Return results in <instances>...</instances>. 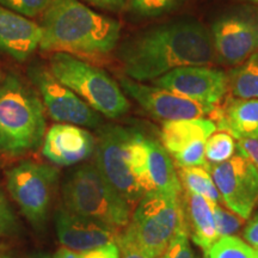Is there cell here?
<instances>
[{"label":"cell","instance_id":"obj_1","mask_svg":"<svg viewBox=\"0 0 258 258\" xmlns=\"http://www.w3.org/2000/svg\"><path fill=\"white\" fill-rule=\"evenodd\" d=\"M118 56L128 78L156 80L185 66H206L214 59L211 32L194 18H179L138 32L122 44Z\"/></svg>","mask_w":258,"mask_h":258},{"label":"cell","instance_id":"obj_2","mask_svg":"<svg viewBox=\"0 0 258 258\" xmlns=\"http://www.w3.org/2000/svg\"><path fill=\"white\" fill-rule=\"evenodd\" d=\"M43 51L103 56L117 46L121 24L79 0H53L42 17Z\"/></svg>","mask_w":258,"mask_h":258},{"label":"cell","instance_id":"obj_3","mask_svg":"<svg viewBox=\"0 0 258 258\" xmlns=\"http://www.w3.org/2000/svg\"><path fill=\"white\" fill-rule=\"evenodd\" d=\"M95 157V165L131 207L154 190L148 176L146 135L141 132L122 125H102Z\"/></svg>","mask_w":258,"mask_h":258},{"label":"cell","instance_id":"obj_4","mask_svg":"<svg viewBox=\"0 0 258 258\" xmlns=\"http://www.w3.org/2000/svg\"><path fill=\"white\" fill-rule=\"evenodd\" d=\"M44 104L15 73L0 85V152L21 156L37 150L46 135Z\"/></svg>","mask_w":258,"mask_h":258},{"label":"cell","instance_id":"obj_5","mask_svg":"<svg viewBox=\"0 0 258 258\" xmlns=\"http://www.w3.org/2000/svg\"><path fill=\"white\" fill-rule=\"evenodd\" d=\"M64 208L103 222L116 231L131 221V206L102 175L98 167L85 164L71 171L62 186Z\"/></svg>","mask_w":258,"mask_h":258},{"label":"cell","instance_id":"obj_6","mask_svg":"<svg viewBox=\"0 0 258 258\" xmlns=\"http://www.w3.org/2000/svg\"><path fill=\"white\" fill-rule=\"evenodd\" d=\"M183 228L188 226L180 198L152 190L139 201L133 217L117 240L133 245L150 258H160Z\"/></svg>","mask_w":258,"mask_h":258},{"label":"cell","instance_id":"obj_7","mask_svg":"<svg viewBox=\"0 0 258 258\" xmlns=\"http://www.w3.org/2000/svg\"><path fill=\"white\" fill-rule=\"evenodd\" d=\"M49 70L64 86L76 92L93 110L108 118L125 115L131 103L117 84L95 64L67 53H53Z\"/></svg>","mask_w":258,"mask_h":258},{"label":"cell","instance_id":"obj_8","mask_svg":"<svg viewBox=\"0 0 258 258\" xmlns=\"http://www.w3.org/2000/svg\"><path fill=\"white\" fill-rule=\"evenodd\" d=\"M57 176L55 167L31 160L21 161L6 172L10 195L38 231L43 230L47 222Z\"/></svg>","mask_w":258,"mask_h":258},{"label":"cell","instance_id":"obj_9","mask_svg":"<svg viewBox=\"0 0 258 258\" xmlns=\"http://www.w3.org/2000/svg\"><path fill=\"white\" fill-rule=\"evenodd\" d=\"M211 36L221 63H241L258 50V10L243 6L226 12L213 23Z\"/></svg>","mask_w":258,"mask_h":258},{"label":"cell","instance_id":"obj_10","mask_svg":"<svg viewBox=\"0 0 258 258\" xmlns=\"http://www.w3.org/2000/svg\"><path fill=\"white\" fill-rule=\"evenodd\" d=\"M28 77L40 92L44 108L54 121L88 128H98L102 124L97 111L60 83L49 69L32 64L28 69Z\"/></svg>","mask_w":258,"mask_h":258},{"label":"cell","instance_id":"obj_11","mask_svg":"<svg viewBox=\"0 0 258 258\" xmlns=\"http://www.w3.org/2000/svg\"><path fill=\"white\" fill-rule=\"evenodd\" d=\"M209 172L221 201L241 219L247 220L258 203L256 166L238 153L225 163L211 166Z\"/></svg>","mask_w":258,"mask_h":258},{"label":"cell","instance_id":"obj_12","mask_svg":"<svg viewBox=\"0 0 258 258\" xmlns=\"http://www.w3.org/2000/svg\"><path fill=\"white\" fill-rule=\"evenodd\" d=\"M118 80L123 92L132 97L147 114L164 122L203 117L212 115L217 108L214 105H205L190 101L159 86L145 85L127 76H121Z\"/></svg>","mask_w":258,"mask_h":258},{"label":"cell","instance_id":"obj_13","mask_svg":"<svg viewBox=\"0 0 258 258\" xmlns=\"http://www.w3.org/2000/svg\"><path fill=\"white\" fill-rule=\"evenodd\" d=\"M154 85L205 105L217 106L228 90L224 71L207 66L178 67L153 80Z\"/></svg>","mask_w":258,"mask_h":258},{"label":"cell","instance_id":"obj_14","mask_svg":"<svg viewBox=\"0 0 258 258\" xmlns=\"http://www.w3.org/2000/svg\"><path fill=\"white\" fill-rule=\"evenodd\" d=\"M55 231L62 247L74 252H88L116 243L118 231L103 222L60 208L55 213Z\"/></svg>","mask_w":258,"mask_h":258},{"label":"cell","instance_id":"obj_15","mask_svg":"<svg viewBox=\"0 0 258 258\" xmlns=\"http://www.w3.org/2000/svg\"><path fill=\"white\" fill-rule=\"evenodd\" d=\"M96 139L79 125L56 123L48 129L42 154L57 166H73L95 153Z\"/></svg>","mask_w":258,"mask_h":258},{"label":"cell","instance_id":"obj_16","mask_svg":"<svg viewBox=\"0 0 258 258\" xmlns=\"http://www.w3.org/2000/svg\"><path fill=\"white\" fill-rule=\"evenodd\" d=\"M41 38V25L0 5V50L25 61L40 47Z\"/></svg>","mask_w":258,"mask_h":258},{"label":"cell","instance_id":"obj_17","mask_svg":"<svg viewBox=\"0 0 258 258\" xmlns=\"http://www.w3.org/2000/svg\"><path fill=\"white\" fill-rule=\"evenodd\" d=\"M217 129L238 139H258V98H230L212 112Z\"/></svg>","mask_w":258,"mask_h":258},{"label":"cell","instance_id":"obj_18","mask_svg":"<svg viewBox=\"0 0 258 258\" xmlns=\"http://www.w3.org/2000/svg\"><path fill=\"white\" fill-rule=\"evenodd\" d=\"M185 221L188 231L194 243L201 247L205 258L208 256L212 246L219 239V234L215 226L214 205L203 196L198 194L184 192L183 199Z\"/></svg>","mask_w":258,"mask_h":258},{"label":"cell","instance_id":"obj_19","mask_svg":"<svg viewBox=\"0 0 258 258\" xmlns=\"http://www.w3.org/2000/svg\"><path fill=\"white\" fill-rule=\"evenodd\" d=\"M217 131V124L208 118L167 121L163 123L160 140L170 156L176 157L196 145L205 144Z\"/></svg>","mask_w":258,"mask_h":258},{"label":"cell","instance_id":"obj_20","mask_svg":"<svg viewBox=\"0 0 258 258\" xmlns=\"http://www.w3.org/2000/svg\"><path fill=\"white\" fill-rule=\"evenodd\" d=\"M148 176L153 189L165 195L180 198L182 183L170 153L157 139L146 137Z\"/></svg>","mask_w":258,"mask_h":258},{"label":"cell","instance_id":"obj_21","mask_svg":"<svg viewBox=\"0 0 258 258\" xmlns=\"http://www.w3.org/2000/svg\"><path fill=\"white\" fill-rule=\"evenodd\" d=\"M228 89L234 98H258V50L227 74Z\"/></svg>","mask_w":258,"mask_h":258},{"label":"cell","instance_id":"obj_22","mask_svg":"<svg viewBox=\"0 0 258 258\" xmlns=\"http://www.w3.org/2000/svg\"><path fill=\"white\" fill-rule=\"evenodd\" d=\"M178 177L185 191L198 194L213 203L220 202V194L218 191L213 177L206 167H179Z\"/></svg>","mask_w":258,"mask_h":258},{"label":"cell","instance_id":"obj_23","mask_svg":"<svg viewBox=\"0 0 258 258\" xmlns=\"http://www.w3.org/2000/svg\"><path fill=\"white\" fill-rule=\"evenodd\" d=\"M206 258H258V251L235 235L221 237Z\"/></svg>","mask_w":258,"mask_h":258},{"label":"cell","instance_id":"obj_24","mask_svg":"<svg viewBox=\"0 0 258 258\" xmlns=\"http://www.w3.org/2000/svg\"><path fill=\"white\" fill-rule=\"evenodd\" d=\"M235 143L232 135L225 132L213 133L206 141V160L209 165H219L234 156Z\"/></svg>","mask_w":258,"mask_h":258},{"label":"cell","instance_id":"obj_25","mask_svg":"<svg viewBox=\"0 0 258 258\" xmlns=\"http://www.w3.org/2000/svg\"><path fill=\"white\" fill-rule=\"evenodd\" d=\"M183 0H128L129 10L144 18L159 17L176 11Z\"/></svg>","mask_w":258,"mask_h":258},{"label":"cell","instance_id":"obj_26","mask_svg":"<svg viewBox=\"0 0 258 258\" xmlns=\"http://www.w3.org/2000/svg\"><path fill=\"white\" fill-rule=\"evenodd\" d=\"M214 219L219 238L234 235L243 226V220L233 212L226 211L219 203L214 205Z\"/></svg>","mask_w":258,"mask_h":258},{"label":"cell","instance_id":"obj_27","mask_svg":"<svg viewBox=\"0 0 258 258\" xmlns=\"http://www.w3.org/2000/svg\"><path fill=\"white\" fill-rule=\"evenodd\" d=\"M53 0H0V5L24 17L43 15Z\"/></svg>","mask_w":258,"mask_h":258},{"label":"cell","instance_id":"obj_28","mask_svg":"<svg viewBox=\"0 0 258 258\" xmlns=\"http://www.w3.org/2000/svg\"><path fill=\"white\" fill-rule=\"evenodd\" d=\"M160 258H196L190 246L188 228H183L173 237Z\"/></svg>","mask_w":258,"mask_h":258},{"label":"cell","instance_id":"obj_29","mask_svg":"<svg viewBox=\"0 0 258 258\" xmlns=\"http://www.w3.org/2000/svg\"><path fill=\"white\" fill-rule=\"evenodd\" d=\"M18 231V222L5 194L0 189V237L14 234Z\"/></svg>","mask_w":258,"mask_h":258},{"label":"cell","instance_id":"obj_30","mask_svg":"<svg viewBox=\"0 0 258 258\" xmlns=\"http://www.w3.org/2000/svg\"><path fill=\"white\" fill-rule=\"evenodd\" d=\"M235 146L238 153L250 160L258 170V139H240Z\"/></svg>","mask_w":258,"mask_h":258},{"label":"cell","instance_id":"obj_31","mask_svg":"<svg viewBox=\"0 0 258 258\" xmlns=\"http://www.w3.org/2000/svg\"><path fill=\"white\" fill-rule=\"evenodd\" d=\"M80 258H121L117 243H111L99 249L79 253Z\"/></svg>","mask_w":258,"mask_h":258},{"label":"cell","instance_id":"obj_32","mask_svg":"<svg viewBox=\"0 0 258 258\" xmlns=\"http://www.w3.org/2000/svg\"><path fill=\"white\" fill-rule=\"evenodd\" d=\"M243 237L247 244L258 251V211L245 226Z\"/></svg>","mask_w":258,"mask_h":258},{"label":"cell","instance_id":"obj_33","mask_svg":"<svg viewBox=\"0 0 258 258\" xmlns=\"http://www.w3.org/2000/svg\"><path fill=\"white\" fill-rule=\"evenodd\" d=\"M84 2L89 3L90 5L96 6V8L110 12L123 11L128 4V0H84Z\"/></svg>","mask_w":258,"mask_h":258},{"label":"cell","instance_id":"obj_34","mask_svg":"<svg viewBox=\"0 0 258 258\" xmlns=\"http://www.w3.org/2000/svg\"><path fill=\"white\" fill-rule=\"evenodd\" d=\"M118 245V249H120L121 258H150L146 254L141 252L140 250H138L137 247L133 245L124 243V241H116Z\"/></svg>","mask_w":258,"mask_h":258},{"label":"cell","instance_id":"obj_35","mask_svg":"<svg viewBox=\"0 0 258 258\" xmlns=\"http://www.w3.org/2000/svg\"><path fill=\"white\" fill-rule=\"evenodd\" d=\"M53 258H80V254L70 249H66V247H62L54 254Z\"/></svg>","mask_w":258,"mask_h":258},{"label":"cell","instance_id":"obj_36","mask_svg":"<svg viewBox=\"0 0 258 258\" xmlns=\"http://www.w3.org/2000/svg\"><path fill=\"white\" fill-rule=\"evenodd\" d=\"M0 258H14L5 246H0Z\"/></svg>","mask_w":258,"mask_h":258},{"label":"cell","instance_id":"obj_37","mask_svg":"<svg viewBox=\"0 0 258 258\" xmlns=\"http://www.w3.org/2000/svg\"><path fill=\"white\" fill-rule=\"evenodd\" d=\"M29 258H53V257H51L50 254H48V253L40 252V253H35V254H32V256H30Z\"/></svg>","mask_w":258,"mask_h":258},{"label":"cell","instance_id":"obj_38","mask_svg":"<svg viewBox=\"0 0 258 258\" xmlns=\"http://www.w3.org/2000/svg\"><path fill=\"white\" fill-rule=\"evenodd\" d=\"M247 2H252V3H258V0H247Z\"/></svg>","mask_w":258,"mask_h":258}]
</instances>
